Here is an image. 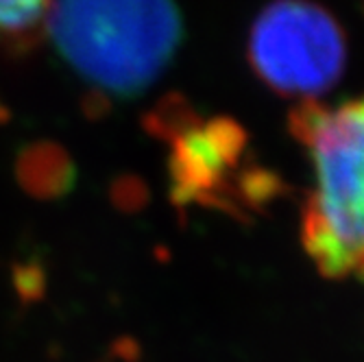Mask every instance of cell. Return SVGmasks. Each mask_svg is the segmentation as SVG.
Listing matches in <instances>:
<instances>
[{"label": "cell", "mask_w": 364, "mask_h": 362, "mask_svg": "<svg viewBox=\"0 0 364 362\" xmlns=\"http://www.w3.org/2000/svg\"><path fill=\"white\" fill-rule=\"evenodd\" d=\"M288 124L312 166L301 245L323 277L364 282V94L299 103Z\"/></svg>", "instance_id": "6da1fadb"}, {"label": "cell", "mask_w": 364, "mask_h": 362, "mask_svg": "<svg viewBox=\"0 0 364 362\" xmlns=\"http://www.w3.org/2000/svg\"><path fill=\"white\" fill-rule=\"evenodd\" d=\"M46 24L70 70L114 98L151 87L183 38L175 0H55Z\"/></svg>", "instance_id": "7a4b0ae2"}, {"label": "cell", "mask_w": 364, "mask_h": 362, "mask_svg": "<svg viewBox=\"0 0 364 362\" xmlns=\"http://www.w3.org/2000/svg\"><path fill=\"white\" fill-rule=\"evenodd\" d=\"M347 36L336 16L314 0H273L249 28L247 59L269 90L316 101L347 68Z\"/></svg>", "instance_id": "3957f363"}, {"label": "cell", "mask_w": 364, "mask_h": 362, "mask_svg": "<svg viewBox=\"0 0 364 362\" xmlns=\"http://www.w3.org/2000/svg\"><path fill=\"white\" fill-rule=\"evenodd\" d=\"M171 155L173 194L179 203L218 210H259L279 190V181L259 166L242 171L249 159L245 129L227 118H177Z\"/></svg>", "instance_id": "277c9868"}, {"label": "cell", "mask_w": 364, "mask_h": 362, "mask_svg": "<svg viewBox=\"0 0 364 362\" xmlns=\"http://www.w3.org/2000/svg\"><path fill=\"white\" fill-rule=\"evenodd\" d=\"M55 0H0V44H22L48 22Z\"/></svg>", "instance_id": "5b68a950"}]
</instances>
